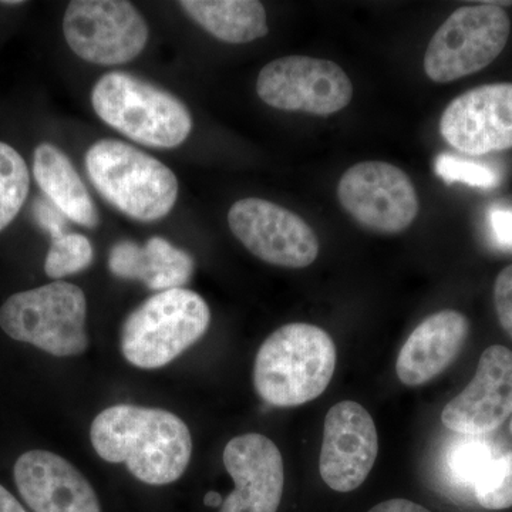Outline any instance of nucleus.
Masks as SVG:
<instances>
[{"label":"nucleus","mask_w":512,"mask_h":512,"mask_svg":"<svg viewBox=\"0 0 512 512\" xmlns=\"http://www.w3.org/2000/svg\"><path fill=\"white\" fill-rule=\"evenodd\" d=\"M90 440L103 460L126 464L131 476L150 485L183 477L192 456L187 424L163 409L109 407L93 420Z\"/></svg>","instance_id":"nucleus-1"},{"label":"nucleus","mask_w":512,"mask_h":512,"mask_svg":"<svg viewBox=\"0 0 512 512\" xmlns=\"http://www.w3.org/2000/svg\"><path fill=\"white\" fill-rule=\"evenodd\" d=\"M336 367V346L328 332L309 323L275 330L256 355V393L274 407L301 406L328 389Z\"/></svg>","instance_id":"nucleus-2"},{"label":"nucleus","mask_w":512,"mask_h":512,"mask_svg":"<svg viewBox=\"0 0 512 512\" xmlns=\"http://www.w3.org/2000/svg\"><path fill=\"white\" fill-rule=\"evenodd\" d=\"M86 170L101 197L127 217L163 220L178 198V180L160 160L119 140H100L86 154Z\"/></svg>","instance_id":"nucleus-3"},{"label":"nucleus","mask_w":512,"mask_h":512,"mask_svg":"<svg viewBox=\"0 0 512 512\" xmlns=\"http://www.w3.org/2000/svg\"><path fill=\"white\" fill-rule=\"evenodd\" d=\"M92 104L104 123L147 147L181 146L194 126L183 101L130 73L101 76L93 87Z\"/></svg>","instance_id":"nucleus-4"},{"label":"nucleus","mask_w":512,"mask_h":512,"mask_svg":"<svg viewBox=\"0 0 512 512\" xmlns=\"http://www.w3.org/2000/svg\"><path fill=\"white\" fill-rule=\"evenodd\" d=\"M210 322V306L197 292H157L124 320L121 353L140 369H160L197 343Z\"/></svg>","instance_id":"nucleus-5"},{"label":"nucleus","mask_w":512,"mask_h":512,"mask_svg":"<svg viewBox=\"0 0 512 512\" xmlns=\"http://www.w3.org/2000/svg\"><path fill=\"white\" fill-rule=\"evenodd\" d=\"M87 301L79 286L56 281L15 293L0 308V328L18 342L57 357L89 349Z\"/></svg>","instance_id":"nucleus-6"},{"label":"nucleus","mask_w":512,"mask_h":512,"mask_svg":"<svg viewBox=\"0 0 512 512\" xmlns=\"http://www.w3.org/2000/svg\"><path fill=\"white\" fill-rule=\"evenodd\" d=\"M510 33V16L500 6L484 2L458 8L431 37L424 72L436 83L480 72L503 53Z\"/></svg>","instance_id":"nucleus-7"},{"label":"nucleus","mask_w":512,"mask_h":512,"mask_svg":"<svg viewBox=\"0 0 512 512\" xmlns=\"http://www.w3.org/2000/svg\"><path fill=\"white\" fill-rule=\"evenodd\" d=\"M63 33L80 59L100 66L131 62L148 42L146 19L124 0H73L64 13Z\"/></svg>","instance_id":"nucleus-8"},{"label":"nucleus","mask_w":512,"mask_h":512,"mask_svg":"<svg viewBox=\"0 0 512 512\" xmlns=\"http://www.w3.org/2000/svg\"><path fill=\"white\" fill-rule=\"evenodd\" d=\"M256 93L274 109L330 116L349 106L353 84L345 70L330 60L286 56L261 70Z\"/></svg>","instance_id":"nucleus-9"},{"label":"nucleus","mask_w":512,"mask_h":512,"mask_svg":"<svg viewBox=\"0 0 512 512\" xmlns=\"http://www.w3.org/2000/svg\"><path fill=\"white\" fill-rule=\"evenodd\" d=\"M340 205L360 225L380 234H399L420 211L409 175L396 165L365 161L350 167L338 185Z\"/></svg>","instance_id":"nucleus-10"},{"label":"nucleus","mask_w":512,"mask_h":512,"mask_svg":"<svg viewBox=\"0 0 512 512\" xmlns=\"http://www.w3.org/2000/svg\"><path fill=\"white\" fill-rule=\"evenodd\" d=\"M232 234L256 258L284 268H306L319 255L315 231L295 212L261 198H244L228 212Z\"/></svg>","instance_id":"nucleus-11"},{"label":"nucleus","mask_w":512,"mask_h":512,"mask_svg":"<svg viewBox=\"0 0 512 512\" xmlns=\"http://www.w3.org/2000/svg\"><path fill=\"white\" fill-rule=\"evenodd\" d=\"M440 133L468 156L512 148V83L484 84L456 97L444 109Z\"/></svg>","instance_id":"nucleus-12"},{"label":"nucleus","mask_w":512,"mask_h":512,"mask_svg":"<svg viewBox=\"0 0 512 512\" xmlns=\"http://www.w3.org/2000/svg\"><path fill=\"white\" fill-rule=\"evenodd\" d=\"M379 450L375 421L356 402L335 404L326 414L320 477L332 490L349 493L365 483Z\"/></svg>","instance_id":"nucleus-13"},{"label":"nucleus","mask_w":512,"mask_h":512,"mask_svg":"<svg viewBox=\"0 0 512 512\" xmlns=\"http://www.w3.org/2000/svg\"><path fill=\"white\" fill-rule=\"evenodd\" d=\"M512 416V352L495 345L485 349L466 389L444 407L441 421L463 436L490 433Z\"/></svg>","instance_id":"nucleus-14"},{"label":"nucleus","mask_w":512,"mask_h":512,"mask_svg":"<svg viewBox=\"0 0 512 512\" xmlns=\"http://www.w3.org/2000/svg\"><path fill=\"white\" fill-rule=\"evenodd\" d=\"M224 466L235 483L220 512H276L284 494L285 470L274 441L258 433L234 437L224 450Z\"/></svg>","instance_id":"nucleus-15"},{"label":"nucleus","mask_w":512,"mask_h":512,"mask_svg":"<svg viewBox=\"0 0 512 512\" xmlns=\"http://www.w3.org/2000/svg\"><path fill=\"white\" fill-rule=\"evenodd\" d=\"M13 473L20 495L35 512H101L92 484L52 451H26Z\"/></svg>","instance_id":"nucleus-16"},{"label":"nucleus","mask_w":512,"mask_h":512,"mask_svg":"<svg viewBox=\"0 0 512 512\" xmlns=\"http://www.w3.org/2000/svg\"><path fill=\"white\" fill-rule=\"evenodd\" d=\"M470 333V322L463 313L441 311L429 316L413 330L397 356L400 382L416 387L443 373L457 356Z\"/></svg>","instance_id":"nucleus-17"},{"label":"nucleus","mask_w":512,"mask_h":512,"mask_svg":"<svg viewBox=\"0 0 512 512\" xmlns=\"http://www.w3.org/2000/svg\"><path fill=\"white\" fill-rule=\"evenodd\" d=\"M109 268L117 278L141 281L150 291L164 292L190 282L194 259L161 237L148 239L143 247L123 239L111 248Z\"/></svg>","instance_id":"nucleus-18"},{"label":"nucleus","mask_w":512,"mask_h":512,"mask_svg":"<svg viewBox=\"0 0 512 512\" xmlns=\"http://www.w3.org/2000/svg\"><path fill=\"white\" fill-rule=\"evenodd\" d=\"M33 175L47 200L66 215L67 220L86 228H96L100 215L70 158L59 147L42 143L33 154Z\"/></svg>","instance_id":"nucleus-19"},{"label":"nucleus","mask_w":512,"mask_h":512,"mask_svg":"<svg viewBox=\"0 0 512 512\" xmlns=\"http://www.w3.org/2000/svg\"><path fill=\"white\" fill-rule=\"evenodd\" d=\"M180 6L221 42L242 45L269 33L266 10L256 0H183Z\"/></svg>","instance_id":"nucleus-20"},{"label":"nucleus","mask_w":512,"mask_h":512,"mask_svg":"<svg viewBox=\"0 0 512 512\" xmlns=\"http://www.w3.org/2000/svg\"><path fill=\"white\" fill-rule=\"evenodd\" d=\"M29 188L28 164L15 148L0 141V232L18 217Z\"/></svg>","instance_id":"nucleus-21"},{"label":"nucleus","mask_w":512,"mask_h":512,"mask_svg":"<svg viewBox=\"0 0 512 512\" xmlns=\"http://www.w3.org/2000/svg\"><path fill=\"white\" fill-rule=\"evenodd\" d=\"M93 245L82 234L64 232L52 238L45 261V272L49 278L62 279L64 276L79 274L92 265Z\"/></svg>","instance_id":"nucleus-22"},{"label":"nucleus","mask_w":512,"mask_h":512,"mask_svg":"<svg viewBox=\"0 0 512 512\" xmlns=\"http://www.w3.org/2000/svg\"><path fill=\"white\" fill-rule=\"evenodd\" d=\"M477 436H466L448 448L446 468L450 477L460 485L476 487L484 471L494 460L493 451Z\"/></svg>","instance_id":"nucleus-23"},{"label":"nucleus","mask_w":512,"mask_h":512,"mask_svg":"<svg viewBox=\"0 0 512 512\" xmlns=\"http://www.w3.org/2000/svg\"><path fill=\"white\" fill-rule=\"evenodd\" d=\"M478 504L487 510L512 507V451L494 458L474 487Z\"/></svg>","instance_id":"nucleus-24"},{"label":"nucleus","mask_w":512,"mask_h":512,"mask_svg":"<svg viewBox=\"0 0 512 512\" xmlns=\"http://www.w3.org/2000/svg\"><path fill=\"white\" fill-rule=\"evenodd\" d=\"M434 170L447 183H463L481 190H491L501 181L498 171L490 165L464 160L448 153L436 158Z\"/></svg>","instance_id":"nucleus-25"},{"label":"nucleus","mask_w":512,"mask_h":512,"mask_svg":"<svg viewBox=\"0 0 512 512\" xmlns=\"http://www.w3.org/2000/svg\"><path fill=\"white\" fill-rule=\"evenodd\" d=\"M494 303L501 326L512 338V265L504 268L495 279Z\"/></svg>","instance_id":"nucleus-26"},{"label":"nucleus","mask_w":512,"mask_h":512,"mask_svg":"<svg viewBox=\"0 0 512 512\" xmlns=\"http://www.w3.org/2000/svg\"><path fill=\"white\" fill-rule=\"evenodd\" d=\"M487 218L494 244L504 251H512V205H493Z\"/></svg>","instance_id":"nucleus-27"},{"label":"nucleus","mask_w":512,"mask_h":512,"mask_svg":"<svg viewBox=\"0 0 512 512\" xmlns=\"http://www.w3.org/2000/svg\"><path fill=\"white\" fill-rule=\"evenodd\" d=\"M33 215L37 224L45 229L50 238L59 237L66 232V215L47 198H36L33 202Z\"/></svg>","instance_id":"nucleus-28"},{"label":"nucleus","mask_w":512,"mask_h":512,"mask_svg":"<svg viewBox=\"0 0 512 512\" xmlns=\"http://www.w3.org/2000/svg\"><path fill=\"white\" fill-rule=\"evenodd\" d=\"M367 512H431L423 505L413 503V501L404 500V498H394V500L384 501L377 504L372 510Z\"/></svg>","instance_id":"nucleus-29"},{"label":"nucleus","mask_w":512,"mask_h":512,"mask_svg":"<svg viewBox=\"0 0 512 512\" xmlns=\"http://www.w3.org/2000/svg\"><path fill=\"white\" fill-rule=\"evenodd\" d=\"M0 512H28L2 484H0Z\"/></svg>","instance_id":"nucleus-30"},{"label":"nucleus","mask_w":512,"mask_h":512,"mask_svg":"<svg viewBox=\"0 0 512 512\" xmlns=\"http://www.w3.org/2000/svg\"><path fill=\"white\" fill-rule=\"evenodd\" d=\"M222 503H224V498L221 497L220 493L210 491V493L205 495L204 504L208 505V507H221Z\"/></svg>","instance_id":"nucleus-31"},{"label":"nucleus","mask_w":512,"mask_h":512,"mask_svg":"<svg viewBox=\"0 0 512 512\" xmlns=\"http://www.w3.org/2000/svg\"><path fill=\"white\" fill-rule=\"evenodd\" d=\"M0 5L20 6V5H23V2H20V0H6V2H0Z\"/></svg>","instance_id":"nucleus-32"},{"label":"nucleus","mask_w":512,"mask_h":512,"mask_svg":"<svg viewBox=\"0 0 512 512\" xmlns=\"http://www.w3.org/2000/svg\"><path fill=\"white\" fill-rule=\"evenodd\" d=\"M510 429H511V433H512V420H511V424H510Z\"/></svg>","instance_id":"nucleus-33"}]
</instances>
